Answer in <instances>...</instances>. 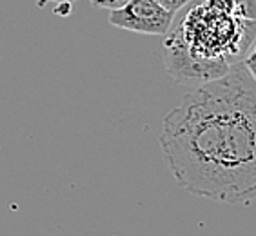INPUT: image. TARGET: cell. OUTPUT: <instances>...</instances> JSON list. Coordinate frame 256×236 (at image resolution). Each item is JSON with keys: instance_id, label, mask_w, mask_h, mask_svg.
<instances>
[{"instance_id": "6da1fadb", "label": "cell", "mask_w": 256, "mask_h": 236, "mask_svg": "<svg viewBox=\"0 0 256 236\" xmlns=\"http://www.w3.org/2000/svg\"><path fill=\"white\" fill-rule=\"evenodd\" d=\"M160 148L172 176L194 196L222 204L254 196V50L166 114Z\"/></svg>"}, {"instance_id": "7a4b0ae2", "label": "cell", "mask_w": 256, "mask_h": 236, "mask_svg": "<svg viewBox=\"0 0 256 236\" xmlns=\"http://www.w3.org/2000/svg\"><path fill=\"white\" fill-rule=\"evenodd\" d=\"M174 20V13L164 10L154 0H128L122 8L111 10L109 24L126 31L142 34H168Z\"/></svg>"}, {"instance_id": "3957f363", "label": "cell", "mask_w": 256, "mask_h": 236, "mask_svg": "<svg viewBox=\"0 0 256 236\" xmlns=\"http://www.w3.org/2000/svg\"><path fill=\"white\" fill-rule=\"evenodd\" d=\"M158 6H162L164 10L171 11V13H176V11H180L182 8H186V6L191 2V0H154Z\"/></svg>"}, {"instance_id": "277c9868", "label": "cell", "mask_w": 256, "mask_h": 236, "mask_svg": "<svg viewBox=\"0 0 256 236\" xmlns=\"http://www.w3.org/2000/svg\"><path fill=\"white\" fill-rule=\"evenodd\" d=\"M91 2V6L93 8H98V10H118V8H122L128 0H89Z\"/></svg>"}, {"instance_id": "5b68a950", "label": "cell", "mask_w": 256, "mask_h": 236, "mask_svg": "<svg viewBox=\"0 0 256 236\" xmlns=\"http://www.w3.org/2000/svg\"><path fill=\"white\" fill-rule=\"evenodd\" d=\"M51 2H56V4H71L74 0H51Z\"/></svg>"}]
</instances>
